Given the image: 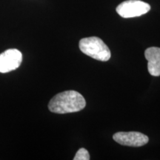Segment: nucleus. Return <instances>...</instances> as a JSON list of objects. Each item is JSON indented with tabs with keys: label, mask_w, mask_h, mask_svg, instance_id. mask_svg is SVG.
Instances as JSON below:
<instances>
[{
	"label": "nucleus",
	"mask_w": 160,
	"mask_h": 160,
	"mask_svg": "<svg viewBox=\"0 0 160 160\" xmlns=\"http://www.w3.org/2000/svg\"><path fill=\"white\" fill-rule=\"evenodd\" d=\"M22 54L17 49H8L0 54V73L14 71L21 65Z\"/></svg>",
	"instance_id": "nucleus-4"
},
{
	"label": "nucleus",
	"mask_w": 160,
	"mask_h": 160,
	"mask_svg": "<svg viewBox=\"0 0 160 160\" xmlns=\"http://www.w3.org/2000/svg\"><path fill=\"white\" fill-rule=\"evenodd\" d=\"M80 51L85 55L102 62H107L111 57V51L100 38L87 37L79 41Z\"/></svg>",
	"instance_id": "nucleus-2"
},
{
	"label": "nucleus",
	"mask_w": 160,
	"mask_h": 160,
	"mask_svg": "<svg viewBox=\"0 0 160 160\" xmlns=\"http://www.w3.org/2000/svg\"><path fill=\"white\" fill-rule=\"evenodd\" d=\"M150 10L151 6L149 4L140 0H127L117 8L118 14L125 19L140 17L147 13Z\"/></svg>",
	"instance_id": "nucleus-3"
},
{
	"label": "nucleus",
	"mask_w": 160,
	"mask_h": 160,
	"mask_svg": "<svg viewBox=\"0 0 160 160\" xmlns=\"http://www.w3.org/2000/svg\"><path fill=\"white\" fill-rule=\"evenodd\" d=\"M85 105L86 101L81 93L75 91H66L52 98L48 109L53 113L64 114L80 111Z\"/></svg>",
	"instance_id": "nucleus-1"
},
{
	"label": "nucleus",
	"mask_w": 160,
	"mask_h": 160,
	"mask_svg": "<svg viewBox=\"0 0 160 160\" xmlns=\"http://www.w3.org/2000/svg\"><path fill=\"white\" fill-rule=\"evenodd\" d=\"M145 57L148 60V70L154 77L160 76V48L151 47L145 50Z\"/></svg>",
	"instance_id": "nucleus-6"
},
{
	"label": "nucleus",
	"mask_w": 160,
	"mask_h": 160,
	"mask_svg": "<svg viewBox=\"0 0 160 160\" xmlns=\"http://www.w3.org/2000/svg\"><path fill=\"white\" fill-rule=\"evenodd\" d=\"M113 139L122 145L131 147H141L148 142L149 138L139 132H117L113 136Z\"/></svg>",
	"instance_id": "nucleus-5"
},
{
	"label": "nucleus",
	"mask_w": 160,
	"mask_h": 160,
	"mask_svg": "<svg viewBox=\"0 0 160 160\" xmlns=\"http://www.w3.org/2000/svg\"><path fill=\"white\" fill-rule=\"evenodd\" d=\"M90 154L85 148H80L76 153L73 160H89Z\"/></svg>",
	"instance_id": "nucleus-7"
}]
</instances>
